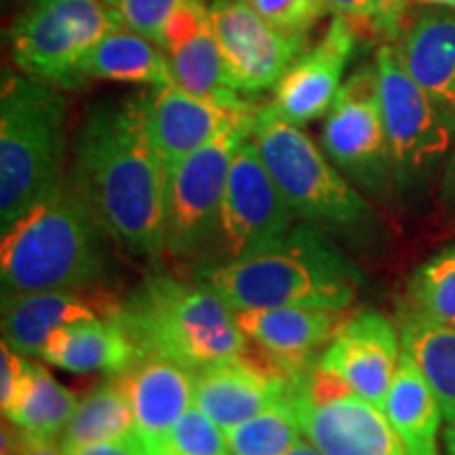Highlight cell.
<instances>
[{
    "mask_svg": "<svg viewBox=\"0 0 455 455\" xmlns=\"http://www.w3.org/2000/svg\"><path fill=\"white\" fill-rule=\"evenodd\" d=\"M68 180L124 251L150 261L167 251V167L148 127L144 91L87 106Z\"/></svg>",
    "mask_w": 455,
    "mask_h": 455,
    "instance_id": "1",
    "label": "cell"
},
{
    "mask_svg": "<svg viewBox=\"0 0 455 455\" xmlns=\"http://www.w3.org/2000/svg\"><path fill=\"white\" fill-rule=\"evenodd\" d=\"M232 310L316 306L348 310L363 284L356 264L310 224H295L270 247L203 270Z\"/></svg>",
    "mask_w": 455,
    "mask_h": 455,
    "instance_id": "2",
    "label": "cell"
},
{
    "mask_svg": "<svg viewBox=\"0 0 455 455\" xmlns=\"http://www.w3.org/2000/svg\"><path fill=\"white\" fill-rule=\"evenodd\" d=\"M108 232L70 180L3 232V293L87 291L108 272Z\"/></svg>",
    "mask_w": 455,
    "mask_h": 455,
    "instance_id": "3",
    "label": "cell"
},
{
    "mask_svg": "<svg viewBox=\"0 0 455 455\" xmlns=\"http://www.w3.org/2000/svg\"><path fill=\"white\" fill-rule=\"evenodd\" d=\"M114 318L140 356L169 358L192 373L232 361L247 341L235 310L207 283L188 284L167 275L144 278Z\"/></svg>",
    "mask_w": 455,
    "mask_h": 455,
    "instance_id": "4",
    "label": "cell"
},
{
    "mask_svg": "<svg viewBox=\"0 0 455 455\" xmlns=\"http://www.w3.org/2000/svg\"><path fill=\"white\" fill-rule=\"evenodd\" d=\"M68 100L53 84L4 70L0 89L3 232L66 181Z\"/></svg>",
    "mask_w": 455,
    "mask_h": 455,
    "instance_id": "5",
    "label": "cell"
},
{
    "mask_svg": "<svg viewBox=\"0 0 455 455\" xmlns=\"http://www.w3.org/2000/svg\"><path fill=\"white\" fill-rule=\"evenodd\" d=\"M251 138L298 220L352 243L378 232L379 220L367 198L301 127L259 106Z\"/></svg>",
    "mask_w": 455,
    "mask_h": 455,
    "instance_id": "6",
    "label": "cell"
},
{
    "mask_svg": "<svg viewBox=\"0 0 455 455\" xmlns=\"http://www.w3.org/2000/svg\"><path fill=\"white\" fill-rule=\"evenodd\" d=\"M127 24L101 0H30L9 30L17 70L61 91L84 87L83 61Z\"/></svg>",
    "mask_w": 455,
    "mask_h": 455,
    "instance_id": "7",
    "label": "cell"
},
{
    "mask_svg": "<svg viewBox=\"0 0 455 455\" xmlns=\"http://www.w3.org/2000/svg\"><path fill=\"white\" fill-rule=\"evenodd\" d=\"M375 68L396 195L415 198L428 190L439 169L445 167L455 146V129L409 76L395 44H379Z\"/></svg>",
    "mask_w": 455,
    "mask_h": 455,
    "instance_id": "8",
    "label": "cell"
},
{
    "mask_svg": "<svg viewBox=\"0 0 455 455\" xmlns=\"http://www.w3.org/2000/svg\"><path fill=\"white\" fill-rule=\"evenodd\" d=\"M259 108L226 127L167 175L164 244L175 258H195L220 241V212L232 158L253 135Z\"/></svg>",
    "mask_w": 455,
    "mask_h": 455,
    "instance_id": "9",
    "label": "cell"
},
{
    "mask_svg": "<svg viewBox=\"0 0 455 455\" xmlns=\"http://www.w3.org/2000/svg\"><path fill=\"white\" fill-rule=\"evenodd\" d=\"M321 148L358 190L378 201L396 196L375 61L358 68L341 84L323 123Z\"/></svg>",
    "mask_w": 455,
    "mask_h": 455,
    "instance_id": "10",
    "label": "cell"
},
{
    "mask_svg": "<svg viewBox=\"0 0 455 455\" xmlns=\"http://www.w3.org/2000/svg\"><path fill=\"white\" fill-rule=\"evenodd\" d=\"M228 83L244 100L272 91L310 47L308 34L287 32L261 17L251 0L209 3Z\"/></svg>",
    "mask_w": 455,
    "mask_h": 455,
    "instance_id": "11",
    "label": "cell"
},
{
    "mask_svg": "<svg viewBox=\"0 0 455 455\" xmlns=\"http://www.w3.org/2000/svg\"><path fill=\"white\" fill-rule=\"evenodd\" d=\"M298 221L281 188L266 167L253 138L232 158L220 212V241L226 261L244 259L270 247Z\"/></svg>",
    "mask_w": 455,
    "mask_h": 455,
    "instance_id": "12",
    "label": "cell"
},
{
    "mask_svg": "<svg viewBox=\"0 0 455 455\" xmlns=\"http://www.w3.org/2000/svg\"><path fill=\"white\" fill-rule=\"evenodd\" d=\"M358 32L341 15L331 17L321 41L310 44L272 89L270 108L283 121L306 127L327 116L338 98Z\"/></svg>",
    "mask_w": 455,
    "mask_h": 455,
    "instance_id": "13",
    "label": "cell"
},
{
    "mask_svg": "<svg viewBox=\"0 0 455 455\" xmlns=\"http://www.w3.org/2000/svg\"><path fill=\"white\" fill-rule=\"evenodd\" d=\"M401 355L403 344L395 325L379 312L365 310L348 316L318 363L339 375L355 395L384 409Z\"/></svg>",
    "mask_w": 455,
    "mask_h": 455,
    "instance_id": "14",
    "label": "cell"
},
{
    "mask_svg": "<svg viewBox=\"0 0 455 455\" xmlns=\"http://www.w3.org/2000/svg\"><path fill=\"white\" fill-rule=\"evenodd\" d=\"M144 100L148 127L167 175L175 164L218 138L226 127L259 108L258 104L243 108L218 104L181 89L178 83L150 87L144 91Z\"/></svg>",
    "mask_w": 455,
    "mask_h": 455,
    "instance_id": "15",
    "label": "cell"
},
{
    "mask_svg": "<svg viewBox=\"0 0 455 455\" xmlns=\"http://www.w3.org/2000/svg\"><path fill=\"white\" fill-rule=\"evenodd\" d=\"M163 51L181 89L232 108L253 104L228 83L207 0H190L173 11L164 26Z\"/></svg>",
    "mask_w": 455,
    "mask_h": 455,
    "instance_id": "16",
    "label": "cell"
},
{
    "mask_svg": "<svg viewBox=\"0 0 455 455\" xmlns=\"http://www.w3.org/2000/svg\"><path fill=\"white\" fill-rule=\"evenodd\" d=\"M301 432L323 455H409L384 409L348 395L325 405L293 403Z\"/></svg>",
    "mask_w": 455,
    "mask_h": 455,
    "instance_id": "17",
    "label": "cell"
},
{
    "mask_svg": "<svg viewBox=\"0 0 455 455\" xmlns=\"http://www.w3.org/2000/svg\"><path fill=\"white\" fill-rule=\"evenodd\" d=\"M129 398L135 436L150 455L173 424L195 405V373L163 356H140L123 373L112 375Z\"/></svg>",
    "mask_w": 455,
    "mask_h": 455,
    "instance_id": "18",
    "label": "cell"
},
{
    "mask_svg": "<svg viewBox=\"0 0 455 455\" xmlns=\"http://www.w3.org/2000/svg\"><path fill=\"white\" fill-rule=\"evenodd\" d=\"M395 49L409 76L455 129V9H422Z\"/></svg>",
    "mask_w": 455,
    "mask_h": 455,
    "instance_id": "19",
    "label": "cell"
},
{
    "mask_svg": "<svg viewBox=\"0 0 455 455\" xmlns=\"http://www.w3.org/2000/svg\"><path fill=\"white\" fill-rule=\"evenodd\" d=\"M87 291L3 293V339L21 355L41 358L44 341L57 327L116 315L121 301Z\"/></svg>",
    "mask_w": 455,
    "mask_h": 455,
    "instance_id": "20",
    "label": "cell"
},
{
    "mask_svg": "<svg viewBox=\"0 0 455 455\" xmlns=\"http://www.w3.org/2000/svg\"><path fill=\"white\" fill-rule=\"evenodd\" d=\"M244 338L276 352L289 361L315 363L333 335L348 321V310L316 306H275V308L235 310Z\"/></svg>",
    "mask_w": 455,
    "mask_h": 455,
    "instance_id": "21",
    "label": "cell"
},
{
    "mask_svg": "<svg viewBox=\"0 0 455 455\" xmlns=\"http://www.w3.org/2000/svg\"><path fill=\"white\" fill-rule=\"evenodd\" d=\"M278 403H295V392L236 358L195 371V405L224 430Z\"/></svg>",
    "mask_w": 455,
    "mask_h": 455,
    "instance_id": "22",
    "label": "cell"
},
{
    "mask_svg": "<svg viewBox=\"0 0 455 455\" xmlns=\"http://www.w3.org/2000/svg\"><path fill=\"white\" fill-rule=\"evenodd\" d=\"M41 358L70 373L118 375L140 355L116 318L95 316L57 327L44 341Z\"/></svg>",
    "mask_w": 455,
    "mask_h": 455,
    "instance_id": "23",
    "label": "cell"
},
{
    "mask_svg": "<svg viewBox=\"0 0 455 455\" xmlns=\"http://www.w3.org/2000/svg\"><path fill=\"white\" fill-rule=\"evenodd\" d=\"M384 413L409 455H441L439 430L443 409L439 398L405 350L386 396Z\"/></svg>",
    "mask_w": 455,
    "mask_h": 455,
    "instance_id": "24",
    "label": "cell"
},
{
    "mask_svg": "<svg viewBox=\"0 0 455 455\" xmlns=\"http://www.w3.org/2000/svg\"><path fill=\"white\" fill-rule=\"evenodd\" d=\"M84 83L110 81L127 84L175 83L164 51L131 28L114 30L89 51L83 61Z\"/></svg>",
    "mask_w": 455,
    "mask_h": 455,
    "instance_id": "25",
    "label": "cell"
},
{
    "mask_svg": "<svg viewBox=\"0 0 455 455\" xmlns=\"http://www.w3.org/2000/svg\"><path fill=\"white\" fill-rule=\"evenodd\" d=\"M401 344L439 398L443 418L455 426V327L407 316Z\"/></svg>",
    "mask_w": 455,
    "mask_h": 455,
    "instance_id": "26",
    "label": "cell"
},
{
    "mask_svg": "<svg viewBox=\"0 0 455 455\" xmlns=\"http://www.w3.org/2000/svg\"><path fill=\"white\" fill-rule=\"evenodd\" d=\"M133 435V409L116 378H110L78 401L60 443L68 451L93 443L127 439Z\"/></svg>",
    "mask_w": 455,
    "mask_h": 455,
    "instance_id": "27",
    "label": "cell"
},
{
    "mask_svg": "<svg viewBox=\"0 0 455 455\" xmlns=\"http://www.w3.org/2000/svg\"><path fill=\"white\" fill-rule=\"evenodd\" d=\"M76 405L78 398L57 382L47 367L32 361L24 395L7 419L34 436L61 439Z\"/></svg>",
    "mask_w": 455,
    "mask_h": 455,
    "instance_id": "28",
    "label": "cell"
},
{
    "mask_svg": "<svg viewBox=\"0 0 455 455\" xmlns=\"http://www.w3.org/2000/svg\"><path fill=\"white\" fill-rule=\"evenodd\" d=\"M409 316L455 327V243L426 259L409 283Z\"/></svg>",
    "mask_w": 455,
    "mask_h": 455,
    "instance_id": "29",
    "label": "cell"
},
{
    "mask_svg": "<svg viewBox=\"0 0 455 455\" xmlns=\"http://www.w3.org/2000/svg\"><path fill=\"white\" fill-rule=\"evenodd\" d=\"M228 451L236 455H284L301 439L293 403H278L224 430Z\"/></svg>",
    "mask_w": 455,
    "mask_h": 455,
    "instance_id": "30",
    "label": "cell"
},
{
    "mask_svg": "<svg viewBox=\"0 0 455 455\" xmlns=\"http://www.w3.org/2000/svg\"><path fill=\"white\" fill-rule=\"evenodd\" d=\"M226 449L224 428H220L207 413L192 405L152 449L150 455H224Z\"/></svg>",
    "mask_w": 455,
    "mask_h": 455,
    "instance_id": "31",
    "label": "cell"
},
{
    "mask_svg": "<svg viewBox=\"0 0 455 455\" xmlns=\"http://www.w3.org/2000/svg\"><path fill=\"white\" fill-rule=\"evenodd\" d=\"M261 17L287 32L308 34L333 13L331 0H251Z\"/></svg>",
    "mask_w": 455,
    "mask_h": 455,
    "instance_id": "32",
    "label": "cell"
},
{
    "mask_svg": "<svg viewBox=\"0 0 455 455\" xmlns=\"http://www.w3.org/2000/svg\"><path fill=\"white\" fill-rule=\"evenodd\" d=\"M116 11L127 28L163 49V34L173 11L190 0H101Z\"/></svg>",
    "mask_w": 455,
    "mask_h": 455,
    "instance_id": "33",
    "label": "cell"
},
{
    "mask_svg": "<svg viewBox=\"0 0 455 455\" xmlns=\"http://www.w3.org/2000/svg\"><path fill=\"white\" fill-rule=\"evenodd\" d=\"M32 361L21 352H17L13 346H9L3 339L0 344V407H3V418L13 411L30 375Z\"/></svg>",
    "mask_w": 455,
    "mask_h": 455,
    "instance_id": "34",
    "label": "cell"
},
{
    "mask_svg": "<svg viewBox=\"0 0 455 455\" xmlns=\"http://www.w3.org/2000/svg\"><path fill=\"white\" fill-rule=\"evenodd\" d=\"M3 455H68L57 439H43L3 419Z\"/></svg>",
    "mask_w": 455,
    "mask_h": 455,
    "instance_id": "35",
    "label": "cell"
},
{
    "mask_svg": "<svg viewBox=\"0 0 455 455\" xmlns=\"http://www.w3.org/2000/svg\"><path fill=\"white\" fill-rule=\"evenodd\" d=\"M373 34L395 44L407 26L409 0H371Z\"/></svg>",
    "mask_w": 455,
    "mask_h": 455,
    "instance_id": "36",
    "label": "cell"
},
{
    "mask_svg": "<svg viewBox=\"0 0 455 455\" xmlns=\"http://www.w3.org/2000/svg\"><path fill=\"white\" fill-rule=\"evenodd\" d=\"M335 15L344 17L348 24L358 32V36L373 34V9L371 0H331Z\"/></svg>",
    "mask_w": 455,
    "mask_h": 455,
    "instance_id": "37",
    "label": "cell"
},
{
    "mask_svg": "<svg viewBox=\"0 0 455 455\" xmlns=\"http://www.w3.org/2000/svg\"><path fill=\"white\" fill-rule=\"evenodd\" d=\"M68 455H146L144 447L138 441V436H127V439L93 443L76 449H68Z\"/></svg>",
    "mask_w": 455,
    "mask_h": 455,
    "instance_id": "38",
    "label": "cell"
},
{
    "mask_svg": "<svg viewBox=\"0 0 455 455\" xmlns=\"http://www.w3.org/2000/svg\"><path fill=\"white\" fill-rule=\"evenodd\" d=\"M441 198L451 212H455V146L449 155L441 175Z\"/></svg>",
    "mask_w": 455,
    "mask_h": 455,
    "instance_id": "39",
    "label": "cell"
},
{
    "mask_svg": "<svg viewBox=\"0 0 455 455\" xmlns=\"http://www.w3.org/2000/svg\"><path fill=\"white\" fill-rule=\"evenodd\" d=\"M284 455H323L308 439H299Z\"/></svg>",
    "mask_w": 455,
    "mask_h": 455,
    "instance_id": "40",
    "label": "cell"
},
{
    "mask_svg": "<svg viewBox=\"0 0 455 455\" xmlns=\"http://www.w3.org/2000/svg\"><path fill=\"white\" fill-rule=\"evenodd\" d=\"M443 443H445L447 455H455V426L449 424L445 430H443Z\"/></svg>",
    "mask_w": 455,
    "mask_h": 455,
    "instance_id": "41",
    "label": "cell"
},
{
    "mask_svg": "<svg viewBox=\"0 0 455 455\" xmlns=\"http://www.w3.org/2000/svg\"><path fill=\"white\" fill-rule=\"evenodd\" d=\"M424 7H441V9H455V0H415Z\"/></svg>",
    "mask_w": 455,
    "mask_h": 455,
    "instance_id": "42",
    "label": "cell"
},
{
    "mask_svg": "<svg viewBox=\"0 0 455 455\" xmlns=\"http://www.w3.org/2000/svg\"><path fill=\"white\" fill-rule=\"evenodd\" d=\"M224 455H236V453H232V451H230V453H224Z\"/></svg>",
    "mask_w": 455,
    "mask_h": 455,
    "instance_id": "43",
    "label": "cell"
}]
</instances>
